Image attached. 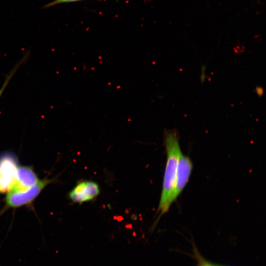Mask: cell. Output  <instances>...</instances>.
<instances>
[{
    "instance_id": "cell-2",
    "label": "cell",
    "mask_w": 266,
    "mask_h": 266,
    "mask_svg": "<svg viewBox=\"0 0 266 266\" xmlns=\"http://www.w3.org/2000/svg\"><path fill=\"white\" fill-rule=\"evenodd\" d=\"M192 169L193 164L191 160L189 157L182 153L179 158L173 189L166 204V212L184 189L189 181Z\"/></svg>"
},
{
    "instance_id": "cell-8",
    "label": "cell",
    "mask_w": 266,
    "mask_h": 266,
    "mask_svg": "<svg viewBox=\"0 0 266 266\" xmlns=\"http://www.w3.org/2000/svg\"><path fill=\"white\" fill-rule=\"evenodd\" d=\"M82 0H54V1H52L46 4V5H44L42 7V8H49L52 6H54L55 5L60 4L74 2H77V1H80Z\"/></svg>"
},
{
    "instance_id": "cell-9",
    "label": "cell",
    "mask_w": 266,
    "mask_h": 266,
    "mask_svg": "<svg viewBox=\"0 0 266 266\" xmlns=\"http://www.w3.org/2000/svg\"><path fill=\"white\" fill-rule=\"evenodd\" d=\"M14 71H12L11 73L8 76V77L6 78L4 83L3 84L2 87L0 90V97L1 95L3 90H4L5 88L6 87L7 83H8L9 80L11 78L12 75L13 74Z\"/></svg>"
},
{
    "instance_id": "cell-3",
    "label": "cell",
    "mask_w": 266,
    "mask_h": 266,
    "mask_svg": "<svg viewBox=\"0 0 266 266\" xmlns=\"http://www.w3.org/2000/svg\"><path fill=\"white\" fill-rule=\"evenodd\" d=\"M49 182V180L44 179L24 190L8 191L6 197V204L11 207H18L31 203Z\"/></svg>"
},
{
    "instance_id": "cell-4",
    "label": "cell",
    "mask_w": 266,
    "mask_h": 266,
    "mask_svg": "<svg viewBox=\"0 0 266 266\" xmlns=\"http://www.w3.org/2000/svg\"><path fill=\"white\" fill-rule=\"evenodd\" d=\"M18 161L13 154L5 153L0 156V193L8 192L14 185Z\"/></svg>"
},
{
    "instance_id": "cell-7",
    "label": "cell",
    "mask_w": 266,
    "mask_h": 266,
    "mask_svg": "<svg viewBox=\"0 0 266 266\" xmlns=\"http://www.w3.org/2000/svg\"><path fill=\"white\" fill-rule=\"evenodd\" d=\"M194 253L195 258L198 262L197 266H222L211 263L204 259L196 248H194Z\"/></svg>"
},
{
    "instance_id": "cell-5",
    "label": "cell",
    "mask_w": 266,
    "mask_h": 266,
    "mask_svg": "<svg viewBox=\"0 0 266 266\" xmlns=\"http://www.w3.org/2000/svg\"><path fill=\"white\" fill-rule=\"evenodd\" d=\"M100 192L99 185L92 181L79 182L69 192V197L73 202L82 203L94 199Z\"/></svg>"
},
{
    "instance_id": "cell-6",
    "label": "cell",
    "mask_w": 266,
    "mask_h": 266,
    "mask_svg": "<svg viewBox=\"0 0 266 266\" xmlns=\"http://www.w3.org/2000/svg\"><path fill=\"white\" fill-rule=\"evenodd\" d=\"M39 181V180L36 173L31 167L29 166H18L15 181L10 190H24L33 186Z\"/></svg>"
},
{
    "instance_id": "cell-1",
    "label": "cell",
    "mask_w": 266,
    "mask_h": 266,
    "mask_svg": "<svg viewBox=\"0 0 266 266\" xmlns=\"http://www.w3.org/2000/svg\"><path fill=\"white\" fill-rule=\"evenodd\" d=\"M179 139V134L176 130L165 131L164 144L167 157L162 190L157 210L160 216L166 213V204L173 189L179 158L182 154Z\"/></svg>"
}]
</instances>
